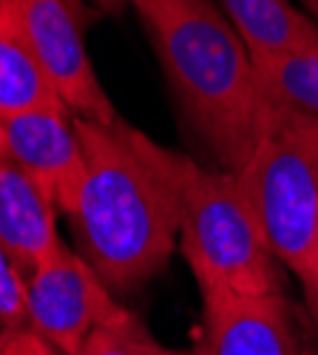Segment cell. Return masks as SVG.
Wrapping results in <instances>:
<instances>
[{"instance_id": "obj_1", "label": "cell", "mask_w": 318, "mask_h": 355, "mask_svg": "<svg viewBox=\"0 0 318 355\" xmlns=\"http://www.w3.org/2000/svg\"><path fill=\"white\" fill-rule=\"evenodd\" d=\"M185 123L219 168L239 171L265 139L273 111L253 57L213 0H131Z\"/></svg>"}, {"instance_id": "obj_2", "label": "cell", "mask_w": 318, "mask_h": 355, "mask_svg": "<svg viewBox=\"0 0 318 355\" xmlns=\"http://www.w3.org/2000/svg\"><path fill=\"white\" fill-rule=\"evenodd\" d=\"M120 123L100 125L77 116L85 182L77 208L69 214L77 253L114 295L157 279L179 248L173 196Z\"/></svg>"}, {"instance_id": "obj_3", "label": "cell", "mask_w": 318, "mask_h": 355, "mask_svg": "<svg viewBox=\"0 0 318 355\" xmlns=\"http://www.w3.org/2000/svg\"><path fill=\"white\" fill-rule=\"evenodd\" d=\"M123 134L162 176L179 222V253L199 293H281V261L242 196L233 171L199 165L159 145L145 131L120 123Z\"/></svg>"}, {"instance_id": "obj_4", "label": "cell", "mask_w": 318, "mask_h": 355, "mask_svg": "<svg viewBox=\"0 0 318 355\" xmlns=\"http://www.w3.org/2000/svg\"><path fill=\"white\" fill-rule=\"evenodd\" d=\"M233 173L273 256L301 282L318 233V123L273 114L270 131Z\"/></svg>"}, {"instance_id": "obj_5", "label": "cell", "mask_w": 318, "mask_h": 355, "mask_svg": "<svg viewBox=\"0 0 318 355\" xmlns=\"http://www.w3.org/2000/svg\"><path fill=\"white\" fill-rule=\"evenodd\" d=\"M28 327L60 355H77L94 330L128 327L136 321L94 268L66 242L57 245L26 276Z\"/></svg>"}, {"instance_id": "obj_6", "label": "cell", "mask_w": 318, "mask_h": 355, "mask_svg": "<svg viewBox=\"0 0 318 355\" xmlns=\"http://www.w3.org/2000/svg\"><path fill=\"white\" fill-rule=\"evenodd\" d=\"M63 105L80 120L114 125L117 108L94 71L74 0H6Z\"/></svg>"}, {"instance_id": "obj_7", "label": "cell", "mask_w": 318, "mask_h": 355, "mask_svg": "<svg viewBox=\"0 0 318 355\" xmlns=\"http://www.w3.org/2000/svg\"><path fill=\"white\" fill-rule=\"evenodd\" d=\"M299 310L284 293H202V355H304Z\"/></svg>"}, {"instance_id": "obj_8", "label": "cell", "mask_w": 318, "mask_h": 355, "mask_svg": "<svg viewBox=\"0 0 318 355\" xmlns=\"http://www.w3.org/2000/svg\"><path fill=\"white\" fill-rule=\"evenodd\" d=\"M12 157L43 185L60 214H71L85 182V151L77 131V116L66 105L35 108L0 120Z\"/></svg>"}, {"instance_id": "obj_9", "label": "cell", "mask_w": 318, "mask_h": 355, "mask_svg": "<svg viewBox=\"0 0 318 355\" xmlns=\"http://www.w3.org/2000/svg\"><path fill=\"white\" fill-rule=\"evenodd\" d=\"M60 242L57 205L0 137V245L28 276Z\"/></svg>"}, {"instance_id": "obj_10", "label": "cell", "mask_w": 318, "mask_h": 355, "mask_svg": "<svg viewBox=\"0 0 318 355\" xmlns=\"http://www.w3.org/2000/svg\"><path fill=\"white\" fill-rule=\"evenodd\" d=\"M63 105L6 0H0V120Z\"/></svg>"}, {"instance_id": "obj_11", "label": "cell", "mask_w": 318, "mask_h": 355, "mask_svg": "<svg viewBox=\"0 0 318 355\" xmlns=\"http://www.w3.org/2000/svg\"><path fill=\"white\" fill-rule=\"evenodd\" d=\"M222 6L250 57L318 43V23L301 15L290 0H222Z\"/></svg>"}, {"instance_id": "obj_12", "label": "cell", "mask_w": 318, "mask_h": 355, "mask_svg": "<svg viewBox=\"0 0 318 355\" xmlns=\"http://www.w3.org/2000/svg\"><path fill=\"white\" fill-rule=\"evenodd\" d=\"M253 66L273 114L318 123V43L253 57Z\"/></svg>"}, {"instance_id": "obj_13", "label": "cell", "mask_w": 318, "mask_h": 355, "mask_svg": "<svg viewBox=\"0 0 318 355\" xmlns=\"http://www.w3.org/2000/svg\"><path fill=\"white\" fill-rule=\"evenodd\" d=\"M157 341L139 324V318L128 327H100L94 330L77 355H154Z\"/></svg>"}, {"instance_id": "obj_14", "label": "cell", "mask_w": 318, "mask_h": 355, "mask_svg": "<svg viewBox=\"0 0 318 355\" xmlns=\"http://www.w3.org/2000/svg\"><path fill=\"white\" fill-rule=\"evenodd\" d=\"M26 327H28L26 276L0 245V330L15 333Z\"/></svg>"}, {"instance_id": "obj_15", "label": "cell", "mask_w": 318, "mask_h": 355, "mask_svg": "<svg viewBox=\"0 0 318 355\" xmlns=\"http://www.w3.org/2000/svg\"><path fill=\"white\" fill-rule=\"evenodd\" d=\"M3 344H6V355H60L43 336H37L32 327L15 330V333L3 330Z\"/></svg>"}, {"instance_id": "obj_16", "label": "cell", "mask_w": 318, "mask_h": 355, "mask_svg": "<svg viewBox=\"0 0 318 355\" xmlns=\"http://www.w3.org/2000/svg\"><path fill=\"white\" fill-rule=\"evenodd\" d=\"M85 3H91L97 12L103 15H111V17H120L128 6H131V0H85Z\"/></svg>"}, {"instance_id": "obj_17", "label": "cell", "mask_w": 318, "mask_h": 355, "mask_svg": "<svg viewBox=\"0 0 318 355\" xmlns=\"http://www.w3.org/2000/svg\"><path fill=\"white\" fill-rule=\"evenodd\" d=\"M301 287H304L307 310H310V315H312V321H315V327H318V279H307V282H301Z\"/></svg>"}, {"instance_id": "obj_18", "label": "cell", "mask_w": 318, "mask_h": 355, "mask_svg": "<svg viewBox=\"0 0 318 355\" xmlns=\"http://www.w3.org/2000/svg\"><path fill=\"white\" fill-rule=\"evenodd\" d=\"M307 279H318V233H315V248H312V264H310V273H307L301 282H307Z\"/></svg>"}, {"instance_id": "obj_19", "label": "cell", "mask_w": 318, "mask_h": 355, "mask_svg": "<svg viewBox=\"0 0 318 355\" xmlns=\"http://www.w3.org/2000/svg\"><path fill=\"white\" fill-rule=\"evenodd\" d=\"M154 355H202L199 349H165V347H157Z\"/></svg>"}, {"instance_id": "obj_20", "label": "cell", "mask_w": 318, "mask_h": 355, "mask_svg": "<svg viewBox=\"0 0 318 355\" xmlns=\"http://www.w3.org/2000/svg\"><path fill=\"white\" fill-rule=\"evenodd\" d=\"M299 3L307 9V15L310 17H315V23H318V0H299Z\"/></svg>"}, {"instance_id": "obj_21", "label": "cell", "mask_w": 318, "mask_h": 355, "mask_svg": "<svg viewBox=\"0 0 318 355\" xmlns=\"http://www.w3.org/2000/svg\"><path fill=\"white\" fill-rule=\"evenodd\" d=\"M304 355H318V344H310V341H307V347H304Z\"/></svg>"}, {"instance_id": "obj_22", "label": "cell", "mask_w": 318, "mask_h": 355, "mask_svg": "<svg viewBox=\"0 0 318 355\" xmlns=\"http://www.w3.org/2000/svg\"><path fill=\"white\" fill-rule=\"evenodd\" d=\"M0 355H6V344H3V330H0Z\"/></svg>"}]
</instances>
